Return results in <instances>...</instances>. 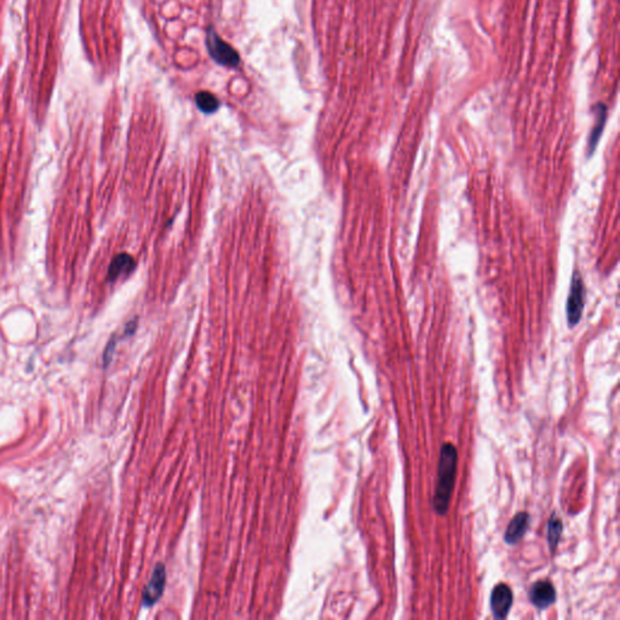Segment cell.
Returning <instances> with one entry per match:
<instances>
[{
  "instance_id": "cell-8",
  "label": "cell",
  "mask_w": 620,
  "mask_h": 620,
  "mask_svg": "<svg viewBox=\"0 0 620 620\" xmlns=\"http://www.w3.org/2000/svg\"><path fill=\"white\" fill-rule=\"evenodd\" d=\"M135 268V261L130 254H117L109 266L108 279L115 282L119 277H127Z\"/></svg>"
},
{
  "instance_id": "cell-6",
  "label": "cell",
  "mask_w": 620,
  "mask_h": 620,
  "mask_svg": "<svg viewBox=\"0 0 620 620\" xmlns=\"http://www.w3.org/2000/svg\"><path fill=\"white\" fill-rule=\"evenodd\" d=\"M530 600L537 608L546 610L556 600L554 585L549 580L537 582L536 584L532 585L531 590H530Z\"/></svg>"
},
{
  "instance_id": "cell-11",
  "label": "cell",
  "mask_w": 620,
  "mask_h": 620,
  "mask_svg": "<svg viewBox=\"0 0 620 620\" xmlns=\"http://www.w3.org/2000/svg\"><path fill=\"white\" fill-rule=\"evenodd\" d=\"M562 522L560 521L559 517L553 515L550 519L549 530H548V539H549L550 549L554 551L556 546L559 544L561 533H562Z\"/></svg>"
},
{
  "instance_id": "cell-9",
  "label": "cell",
  "mask_w": 620,
  "mask_h": 620,
  "mask_svg": "<svg viewBox=\"0 0 620 620\" xmlns=\"http://www.w3.org/2000/svg\"><path fill=\"white\" fill-rule=\"evenodd\" d=\"M594 112H595V115H596V122H595V127L592 129L590 138H589V152L590 153L595 151L598 140H600V136H601L602 130H603L605 124H606V106L602 104H597L594 107Z\"/></svg>"
},
{
  "instance_id": "cell-4",
  "label": "cell",
  "mask_w": 620,
  "mask_h": 620,
  "mask_svg": "<svg viewBox=\"0 0 620 620\" xmlns=\"http://www.w3.org/2000/svg\"><path fill=\"white\" fill-rule=\"evenodd\" d=\"M165 585H166V569L164 564H156L152 574L151 580L147 584L142 595V605L145 607L154 606L155 603L159 601L160 597L163 596Z\"/></svg>"
},
{
  "instance_id": "cell-10",
  "label": "cell",
  "mask_w": 620,
  "mask_h": 620,
  "mask_svg": "<svg viewBox=\"0 0 620 620\" xmlns=\"http://www.w3.org/2000/svg\"><path fill=\"white\" fill-rule=\"evenodd\" d=\"M195 102H197V108L206 114L215 113L220 106L216 97L207 91H202L197 94Z\"/></svg>"
},
{
  "instance_id": "cell-3",
  "label": "cell",
  "mask_w": 620,
  "mask_h": 620,
  "mask_svg": "<svg viewBox=\"0 0 620 620\" xmlns=\"http://www.w3.org/2000/svg\"><path fill=\"white\" fill-rule=\"evenodd\" d=\"M584 303H585L584 282L580 274L576 272L571 282L569 300H567V320L569 326H576L582 319Z\"/></svg>"
},
{
  "instance_id": "cell-7",
  "label": "cell",
  "mask_w": 620,
  "mask_h": 620,
  "mask_svg": "<svg viewBox=\"0 0 620 620\" xmlns=\"http://www.w3.org/2000/svg\"><path fill=\"white\" fill-rule=\"evenodd\" d=\"M528 526H530V515L527 512H519L509 523L504 535V541H507V544H517L526 535Z\"/></svg>"
},
{
  "instance_id": "cell-5",
  "label": "cell",
  "mask_w": 620,
  "mask_h": 620,
  "mask_svg": "<svg viewBox=\"0 0 620 620\" xmlns=\"http://www.w3.org/2000/svg\"><path fill=\"white\" fill-rule=\"evenodd\" d=\"M512 600H514V596H512V589L509 585L504 582L496 585L491 594V610H492L494 618H497V619L505 618L512 608Z\"/></svg>"
},
{
  "instance_id": "cell-1",
  "label": "cell",
  "mask_w": 620,
  "mask_h": 620,
  "mask_svg": "<svg viewBox=\"0 0 620 620\" xmlns=\"http://www.w3.org/2000/svg\"><path fill=\"white\" fill-rule=\"evenodd\" d=\"M458 452L452 443H445L440 453L437 482L434 496V507L439 515H445L448 512L451 502L452 492L456 479Z\"/></svg>"
},
{
  "instance_id": "cell-2",
  "label": "cell",
  "mask_w": 620,
  "mask_h": 620,
  "mask_svg": "<svg viewBox=\"0 0 620 620\" xmlns=\"http://www.w3.org/2000/svg\"><path fill=\"white\" fill-rule=\"evenodd\" d=\"M206 45L210 56L221 66L229 68H236L239 66V54L235 51L228 42L221 39L212 27L207 28Z\"/></svg>"
}]
</instances>
